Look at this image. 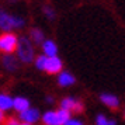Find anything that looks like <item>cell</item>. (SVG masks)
I'll use <instances>...</instances> for the list:
<instances>
[{
    "label": "cell",
    "mask_w": 125,
    "mask_h": 125,
    "mask_svg": "<svg viewBox=\"0 0 125 125\" xmlns=\"http://www.w3.org/2000/svg\"><path fill=\"white\" fill-rule=\"evenodd\" d=\"M46 62H48V56L44 55V53H41V55H37L34 61V66L38 70H42V72H45V68H46Z\"/></svg>",
    "instance_id": "9a60e30c"
},
{
    "label": "cell",
    "mask_w": 125,
    "mask_h": 125,
    "mask_svg": "<svg viewBox=\"0 0 125 125\" xmlns=\"http://www.w3.org/2000/svg\"><path fill=\"white\" fill-rule=\"evenodd\" d=\"M4 121H6V118H4V113L0 110V124H3Z\"/></svg>",
    "instance_id": "44dd1931"
},
{
    "label": "cell",
    "mask_w": 125,
    "mask_h": 125,
    "mask_svg": "<svg viewBox=\"0 0 125 125\" xmlns=\"http://www.w3.org/2000/svg\"><path fill=\"white\" fill-rule=\"evenodd\" d=\"M96 125H117V121L105 117L104 114H98L96 117Z\"/></svg>",
    "instance_id": "2e32d148"
},
{
    "label": "cell",
    "mask_w": 125,
    "mask_h": 125,
    "mask_svg": "<svg viewBox=\"0 0 125 125\" xmlns=\"http://www.w3.org/2000/svg\"><path fill=\"white\" fill-rule=\"evenodd\" d=\"M42 13H44V16L46 17V20H49V21H53L55 17H56V11H55V9L49 4H45V6L42 7Z\"/></svg>",
    "instance_id": "e0dca14e"
},
{
    "label": "cell",
    "mask_w": 125,
    "mask_h": 125,
    "mask_svg": "<svg viewBox=\"0 0 125 125\" xmlns=\"http://www.w3.org/2000/svg\"><path fill=\"white\" fill-rule=\"evenodd\" d=\"M56 82H58V86H61V87H70V86H73L76 83V77L69 70H62L56 76Z\"/></svg>",
    "instance_id": "30bf717a"
},
{
    "label": "cell",
    "mask_w": 125,
    "mask_h": 125,
    "mask_svg": "<svg viewBox=\"0 0 125 125\" xmlns=\"http://www.w3.org/2000/svg\"><path fill=\"white\" fill-rule=\"evenodd\" d=\"M41 49H42V53L46 55L48 58L52 56H58V52H59V48H58V44L51 38H46L42 45H41Z\"/></svg>",
    "instance_id": "9c48e42d"
},
{
    "label": "cell",
    "mask_w": 125,
    "mask_h": 125,
    "mask_svg": "<svg viewBox=\"0 0 125 125\" xmlns=\"http://www.w3.org/2000/svg\"><path fill=\"white\" fill-rule=\"evenodd\" d=\"M63 70V61L59 56H52L48 58V62H46V68L45 72L48 74H59Z\"/></svg>",
    "instance_id": "52a82bcc"
},
{
    "label": "cell",
    "mask_w": 125,
    "mask_h": 125,
    "mask_svg": "<svg viewBox=\"0 0 125 125\" xmlns=\"http://www.w3.org/2000/svg\"><path fill=\"white\" fill-rule=\"evenodd\" d=\"M65 125H84V122L79 118H73V117H70V118L65 122Z\"/></svg>",
    "instance_id": "ac0fdd59"
},
{
    "label": "cell",
    "mask_w": 125,
    "mask_h": 125,
    "mask_svg": "<svg viewBox=\"0 0 125 125\" xmlns=\"http://www.w3.org/2000/svg\"><path fill=\"white\" fill-rule=\"evenodd\" d=\"M16 56L18 58L20 63H32L35 61V45L28 37L21 35L18 37V45L16 51Z\"/></svg>",
    "instance_id": "6da1fadb"
},
{
    "label": "cell",
    "mask_w": 125,
    "mask_h": 125,
    "mask_svg": "<svg viewBox=\"0 0 125 125\" xmlns=\"http://www.w3.org/2000/svg\"><path fill=\"white\" fill-rule=\"evenodd\" d=\"M13 107H14V97H11L9 93L1 91L0 93V110L3 113H7L13 110Z\"/></svg>",
    "instance_id": "7c38bea8"
},
{
    "label": "cell",
    "mask_w": 125,
    "mask_h": 125,
    "mask_svg": "<svg viewBox=\"0 0 125 125\" xmlns=\"http://www.w3.org/2000/svg\"><path fill=\"white\" fill-rule=\"evenodd\" d=\"M4 125H20V119L16 118V117H9L4 121Z\"/></svg>",
    "instance_id": "d6986e66"
},
{
    "label": "cell",
    "mask_w": 125,
    "mask_h": 125,
    "mask_svg": "<svg viewBox=\"0 0 125 125\" xmlns=\"http://www.w3.org/2000/svg\"><path fill=\"white\" fill-rule=\"evenodd\" d=\"M27 20L23 16L10 14L6 10H0V30L3 32H13L14 30H21L25 27Z\"/></svg>",
    "instance_id": "7a4b0ae2"
},
{
    "label": "cell",
    "mask_w": 125,
    "mask_h": 125,
    "mask_svg": "<svg viewBox=\"0 0 125 125\" xmlns=\"http://www.w3.org/2000/svg\"><path fill=\"white\" fill-rule=\"evenodd\" d=\"M9 3H16V1H18V0H7Z\"/></svg>",
    "instance_id": "7402d4cb"
},
{
    "label": "cell",
    "mask_w": 125,
    "mask_h": 125,
    "mask_svg": "<svg viewBox=\"0 0 125 125\" xmlns=\"http://www.w3.org/2000/svg\"><path fill=\"white\" fill-rule=\"evenodd\" d=\"M45 103L46 104H53L55 103V98L52 96H48V97H45Z\"/></svg>",
    "instance_id": "ffe728a7"
},
{
    "label": "cell",
    "mask_w": 125,
    "mask_h": 125,
    "mask_svg": "<svg viewBox=\"0 0 125 125\" xmlns=\"http://www.w3.org/2000/svg\"><path fill=\"white\" fill-rule=\"evenodd\" d=\"M18 45V37L14 32H1L0 34V52L3 55L14 53L17 51Z\"/></svg>",
    "instance_id": "277c9868"
},
{
    "label": "cell",
    "mask_w": 125,
    "mask_h": 125,
    "mask_svg": "<svg viewBox=\"0 0 125 125\" xmlns=\"http://www.w3.org/2000/svg\"><path fill=\"white\" fill-rule=\"evenodd\" d=\"M20 125H31V124H27V122H21L20 121Z\"/></svg>",
    "instance_id": "603a6c76"
},
{
    "label": "cell",
    "mask_w": 125,
    "mask_h": 125,
    "mask_svg": "<svg viewBox=\"0 0 125 125\" xmlns=\"http://www.w3.org/2000/svg\"><path fill=\"white\" fill-rule=\"evenodd\" d=\"M124 118H125V110H124Z\"/></svg>",
    "instance_id": "cb8c5ba5"
},
{
    "label": "cell",
    "mask_w": 125,
    "mask_h": 125,
    "mask_svg": "<svg viewBox=\"0 0 125 125\" xmlns=\"http://www.w3.org/2000/svg\"><path fill=\"white\" fill-rule=\"evenodd\" d=\"M1 65H3V68L6 69L7 72H16L20 66V61H18V58L14 55V53H7V55H3L1 58Z\"/></svg>",
    "instance_id": "ba28073f"
},
{
    "label": "cell",
    "mask_w": 125,
    "mask_h": 125,
    "mask_svg": "<svg viewBox=\"0 0 125 125\" xmlns=\"http://www.w3.org/2000/svg\"><path fill=\"white\" fill-rule=\"evenodd\" d=\"M72 117V114L59 108V110H48L42 114L41 117V122L42 125H65V122Z\"/></svg>",
    "instance_id": "3957f363"
},
{
    "label": "cell",
    "mask_w": 125,
    "mask_h": 125,
    "mask_svg": "<svg viewBox=\"0 0 125 125\" xmlns=\"http://www.w3.org/2000/svg\"><path fill=\"white\" fill-rule=\"evenodd\" d=\"M100 101L111 110H117L119 107V98L113 93H101L100 94Z\"/></svg>",
    "instance_id": "8fae6325"
},
{
    "label": "cell",
    "mask_w": 125,
    "mask_h": 125,
    "mask_svg": "<svg viewBox=\"0 0 125 125\" xmlns=\"http://www.w3.org/2000/svg\"><path fill=\"white\" fill-rule=\"evenodd\" d=\"M28 38L32 42H34V45H42V42L46 40V37H45V32L42 31L41 28H31L30 30V32H28Z\"/></svg>",
    "instance_id": "5bb4252c"
},
{
    "label": "cell",
    "mask_w": 125,
    "mask_h": 125,
    "mask_svg": "<svg viewBox=\"0 0 125 125\" xmlns=\"http://www.w3.org/2000/svg\"><path fill=\"white\" fill-rule=\"evenodd\" d=\"M41 117H42L41 111L35 107H30L28 110L18 114V119L21 122H27V124H31V125H34L38 121H41Z\"/></svg>",
    "instance_id": "8992f818"
},
{
    "label": "cell",
    "mask_w": 125,
    "mask_h": 125,
    "mask_svg": "<svg viewBox=\"0 0 125 125\" xmlns=\"http://www.w3.org/2000/svg\"><path fill=\"white\" fill-rule=\"evenodd\" d=\"M59 108H63L72 114H82L84 110V104L83 101H80L79 98H74V97H63L61 103H59Z\"/></svg>",
    "instance_id": "5b68a950"
},
{
    "label": "cell",
    "mask_w": 125,
    "mask_h": 125,
    "mask_svg": "<svg viewBox=\"0 0 125 125\" xmlns=\"http://www.w3.org/2000/svg\"><path fill=\"white\" fill-rule=\"evenodd\" d=\"M30 107H31V103H30V100L27 97H24V96L14 97V107H13V110H16L18 114L25 111V110H28Z\"/></svg>",
    "instance_id": "4fadbf2b"
}]
</instances>
